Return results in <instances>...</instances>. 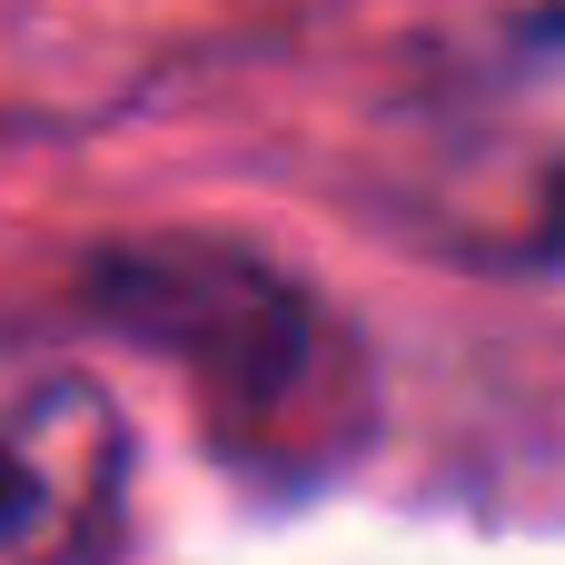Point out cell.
Returning <instances> with one entry per match:
<instances>
[{"label":"cell","mask_w":565,"mask_h":565,"mask_svg":"<svg viewBox=\"0 0 565 565\" xmlns=\"http://www.w3.org/2000/svg\"><path fill=\"white\" fill-rule=\"evenodd\" d=\"M397 209L477 268H565V0L497 20L397 119Z\"/></svg>","instance_id":"1"},{"label":"cell","mask_w":565,"mask_h":565,"mask_svg":"<svg viewBox=\"0 0 565 565\" xmlns=\"http://www.w3.org/2000/svg\"><path fill=\"white\" fill-rule=\"evenodd\" d=\"M99 308L199 377L228 447L248 457L328 447L318 437L328 427V328L278 268L199 248V238H149L99 268Z\"/></svg>","instance_id":"2"},{"label":"cell","mask_w":565,"mask_h":565,"mask_svg":"<svg viewBox=\"0 0 565 565\" xmlns=\"http://www.w3.org/2000/svg\"><path fill=\"white\" fill-rule=\"evenodd\" d=\"M129 427L70 358L0 348V565H119Z\"/></svg>","instance_id":"3"}]
</instances>
